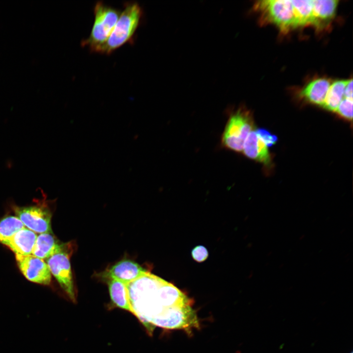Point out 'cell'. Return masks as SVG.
Wrapping results in <instances>:
<instances>
[{"label":"cell","mask_w":353,"mask_h":353,"mask_svg":"<svg viewBox=\"0 0 353 353\" xmlns=\"http://www.w3.org/2000/svg\"><path fill=\"white\" fill-rule=\"evenodd\" d=\"M127 288L131 313L150 335L156 327L187 332L199 327L189 299L173 284L148 272Z\"/></svg>","instance_id":"1"},{"label":"cell","mask_w":353,"mask_h":353,"mask_svg":"<svg viewBox=\"0 0 353 353\" xmlns=\"http://www.w3.org/2000/svg\"><path fill=\"white\" fill-rule=\"evenodd\" d=\"M142 15V9L137 2H126L110 36L94 52L109 55L130 43L140 25Z\"/></svg>","instance_id":"2"},{"label":"cell","mask_w":353,"mask_h":353,"mask_svg":"<svg viewBox=\"0 0 353 353\" xmlns=\"http://www.w3.org/2000/svg\"><path fill=\"white\" fill-rule=\"evenodd\" d=\"M94 13V22L90 34L81 42L82 47H87L93 52L107 41L121 12L118 9L99 1L95 4Z\"/></svg>","instance_id":"3"},{"label":"cell","mask_w":353,"mask_h":353,"mask_svg":"<svg viewBox=\"0 0 353 353\" xmlns=\"http://www.w3.org/2000/svg\"><path fill=\"white\" fill-rule=\"evenodd\" d=\"M252 128L251 114L243 107L230 113L222 137L224 147L236 152L243 151L245 142Z\"/></svg>","instance_id":"4"},{"label":"cell","mask_w":353,"mask_h":353,"mask_svg":"<svg viewBox=\"0 0 353 353\" xmlns=\"http://www.w3.org/2000/svg\"><path fill=\"white\" fill-rule=\"evenodd\" d=\"M253 8L260 12L265 21L274 24L282 32L296 28L291 0H260L254 4Z\"/></svg>","instance_id":"5"},{"label":"cell","mask_w":353,"mask_h":353,"mask_svg":"<svg viewBox=\"0 0 353 353\" xmlns=\"http://www.w3.org/2000/svg\"><path fill=\"white\" fill-rule=\"evenodd\" d=\"M68 244H65L60 252L46 259L50 273L55 277L60 286L70 299L76 301V293L70 261L72 251Z\"/></svg>","instance_id":"6"},{"label":"cell","mask_w":353,"mask_h":353,"mask_svg":"<svg viewBox=\"0 0 353 353\" xmlns=\"http://www.w3.org/2000/svg\"><path fill=\"white\" fill-rule=\"evenodd\" d=\"M17 217L25 226L34 232L51 233V212L45 204L14 207Z\"/></svg>","instance_id":"7"},{"label":"cell","mask_w":353,"mask_h":353,"mask_svg":"<svg viewBox=\"0 0 353 353\" xmlns=\"http://www.w3.org/2000/svg\"><path fill=\"white\" fill-rule=\"evenodd\" d=\"M16 258L21 271L28 280L44 285L50 283L51 273L43 259L32 254L16 255Z\"/></svg>","instance_id":"8"},{"label":"cell","mask_w":353,"mask_h":353,"mask_svg":"<svg viewBox=\"0 0 353 353\" xmlns=\"http://www.w3.org/2000/svg\"><path fill=\"white\" fill-rule=\"evenodd\" d=\"M148 272L137 263L129 259H123L99 276L103 278L115 279L127 284Z\"/></svg>","instance_id":"9"},{"label":"cell","mask_w":353,"mask_h":353,"mask_svg":"<svg viewBox=\"0 0 353 353\" xmlns=\"http://www.w3.org/2000/svg\"><path fill=\"white\" fill-rule=\"evenodd\" d=\"M337 0H313L311 25L317 30L328 26L333 19L338 5Z\"/></svg>","instance_id":"10"},{"label":"cell","mask_w":353,"mask_h":353,"mask_svg":"<svg viewBox=\"0 0 353 353\" xmlns=\"http://www.w3.org/2000/svg\"><path fill=\"white\" fill-rule=\"evenodd\" d=\"M37 234L32 230L24 228L1 243L10 248L15 255L31 254Z\"/></svg>","instance_id":"11"},{"label":"cell","mask_w":353,"mask_h":353,"mask_svg":"<svg viewBox=\"0 0 353 353\" xmlns=\"http://www.w3.org/2000/svg\"><path fill=\"white\" fill-rule=\"evenodd\" d=\"M329 79L319 77L313 79L304 86L300 96L306 101L322 106L331 84Z\"/></svg>","instance_id":"12"},{"label":"cell","mask_w":353,"mask_h":353,"mask_svg":"<svg viewBox=\"0 0 353 353\" xmlns=\"http://www.w3.org/2000/svg\"><path fill=\"white\" fill-rule=\"evenodd\" d=\"M65 246L59 244L51 233H40L37 236L31 254L42 259H47L60 252Z\"/></svg>","instance_id":"13"},{"label":"cell","mask_w":353,"mask_h":353,"mask_svg":"<svg viewBox=\"0 0 353 353\" xmlns=\"http://www.w3.org/2000/svg\"><path fill=\"white\" fill-rule=\"evenodd\" d=\"M243 152L248 157L268 164L270 156L268 147L259 138L255 131H251L244 145Z\"/></svg>","instance_id":"14"},{"label":"cell","mask_w":353,"mask_h":353,"mask_svg":"<svg viewBox=\"0 0 353 353\" xmlns=\"http://www.w3.org/2000/svg\"><path fill=\"white\" fill-rule=\"evenodd\" d=\"M110 299L114 306L131 313L127 284L115 279H108Z\"/></svg>","instance_id":"15"},{"label":"cell","mask_w":353,"mask_h":353,"mask_svg":"<svg viewBox=\"0 0 353 353\" xmlns=\"http://www.w3.org/2000/svg\"><path fill=\"white\" fill-rule=\"evenodd\" d=\"M347 80H338L331 83L324 102L322 105L325 109L335 111L344 98V92Z\"/></svg>","instance_id":"16"},{"label":"cell","mask_w":353,"mask_h":353,"mask_svg":"<svg viewBox=\"0 0 353 353\" xmlns=\"http://www.w3.org/2000/svg\"><path fill=\"white\" fill-rule=\"evenodd\" d=\"M295 27L311 25L312 16L311 0H291Z\"/></svg>","instance_id":"17"},{"label":"cell","mask_w":353,"mask_h":353,"mask_svg":"<svg viewBox=\"0 0 353 353\" xmlns=\"http://www.w3.org/2000/svg\"><path fill=\"white\" fill-rule=\"evenodd\" d=\"M25 227L17 217L9 216L3 218L0 221V242L10 238Z\"/></svg>","instance_id":"18"},{"label":"cell","mask_w":353,"mask_h":353,"mask_svg":"<svg viewBox=\"0 0 353 353\" xmlns=\"http://www.w3.org/2000/svg\"><path fill=\"white\" fill-rule=\"evenodd\" d=\"M353 103V100L343 98L335 111L342 117L352 120Z\"/></svg>","instance_id":"19"},{"label":"cell","mask_w":353,"mask_h":353,"mask_svg":"<svg viewBox=\"0 0 353 353\" xmlns=\"http://www.w3.org/2000/svg\"><path fill=\"white\" fill-rule=\"evenodd\" d=\"M255 131L267 147H270L275 145L277 141V137L272 134L266 129L259 128Z\"/></svg>","instance_id":"20"},{"label":"cell","mask_w":353,"mask_h":353,"mask_svg":"<svg viewBox=\"0 0 353 353\" xmlns=\"http://www.w3.org/2000/svg\"><path fill=\"white\" fill-rule=\"evenodd\" d=\"M191 254L194 260L198 262H202L207 258L208 252L205 247L199 245L192 250Z\"/></svg>","instance_id":"21"},{"label":"cell","mask_w":353,"mask_h":353,"mask_svg":"<svg viewBox=\"0 0 353 353\" xmlns=\"http://www.w3.org/2000/svg\"><path fill=\"white\" fill-rule=\"evenodd\" d=\"M353 79H348L344 92V98L353 100Z\"/></svg>","instance_id":"22"},{"label":"cell","mask_w":353,"mask_h":353,"mask_svg":"<svg viewBox=\"0 0 353 353\" xmlns=\"http://www.w3.org/2000/svg\"><path fill=\"white\" fill-rule=\"evenodd\" d=\"M304 237V235H303L301 236V237L300 238V239L301 240V239H303Z\"/></svg>","instance_id":"23"},{"label":"cell","mask_w":353,"mask_h":353,"mask_svg":"<svg viewBox=\"0 0 353 353\" xmlns=\"http://www.w3.org/2000/svg\"><path fill=\"white\" fill-rule=\"evenodd\" d=\"M350 353H353V352H351Z\"/></svg>","instance_id":"24"}]
</instances>
